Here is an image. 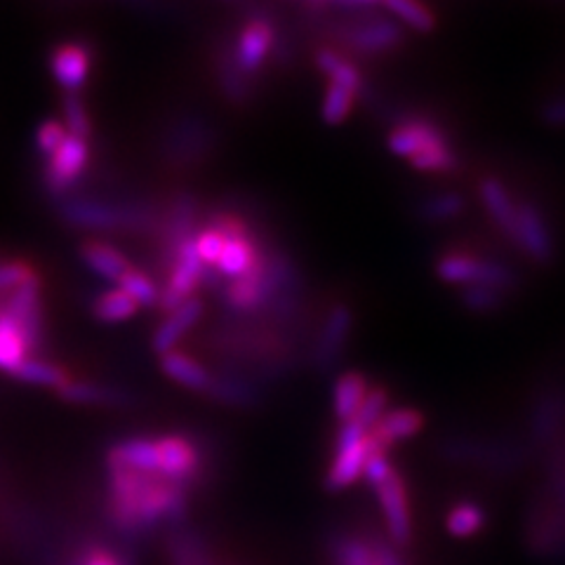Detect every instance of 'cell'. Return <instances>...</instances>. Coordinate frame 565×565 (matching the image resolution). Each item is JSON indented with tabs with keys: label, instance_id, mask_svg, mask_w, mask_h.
<instances>
[{
	"label": "cell",
	"instance_id": "cell-43",
	"mask_svg": "<svg viewBox=\"0 0 565 565\" xmlns=\"http://www.w3.org/2000/svg\"><path fill=\"white\" fill-rule=\"evenodd\" d=\"M542 118H544V122H550V126L563 128L565 126V97L546 104L542 109Z\"/></svg>",
	"mask_w": 565,
	"mask_h": 565
},
{
	"label": "cell",
	"instance_id": "cell-27",
	"mask_svg": "<svg viewBox=\"0 0 565 565\" xmlns=\"http://www.w3.org/2000/svg\"><path fill=\"white\" fill-rule=\"evenodd\" d=\"M81 259L87 269H93L97 276L106 280H120L132 267L130 262L122 257L116 247L99 243V241H85L81 245Z\"/></svg>",
	"mask_w": 565,
	"mask_h": 565
},
{
	"label": "cell",
	"instance_id": "cell-32",
	"mask_svg": "<svg viewBox=\"0 0 565 565\" xmlns=\"http://www.w3.org/2000/svg\"><path fill=\"white\" fill-rule=\"evenodd\" d=\"M384 10L396 17L398 24H405L419 33H431L436 29V14L422 3H413V0H392L386 3Z\"/></svg>",
	"mask_w": 565,
	"mask_h": 565
},
{
	"label": "cell",
	"instance_id": "cell-4",
	"mask_svg": "<svg viewBox=\"0 0 565 565\" xmlns=\"http://www.w3.org/2000/svg\"><path fill=\"white\" fill-rule=\"evenodd\" d=\"M217 130L205 114L186 111L172 116L161 132V153L174 170L199 168L215 151Z\"/></svg>",
	"mask_w": 565,
	"mask_h": 565
},
{
	"label": "cell",
	"instance_id": "cell-15",
	"mask_svg": "<svg viewBox=\"0 0 565 565\" xmlns=\"http://www.w3.org/2000/svg\"><path fill=\"white\" fill-rule=\"evenodd\" d=\"M52 76L62 85L64 95H78L93 68V50L78 41L60 43L50 55Z\"/></svg>",
	"mask_w": 565,
	"mask_h": 565
},
{
	"label": "cell",
	"instance_id": "cell-8",
	"mask_svg": "<svg viewBox=\"0 0 565 565\" xmlns=\"http://www.w3.org/2000/svg\"><path fill=\"white\" fill-rule=\"evenodd\" d=\"M87 163H90V147H87V141L66 135L62 147L43 163L41 174L43 186L55 199V203L74 193L76 184L87 170Z\"/></svg>",
	"mask_w": 565,
	"mask_h": 565
},
{
	"label": "cell",
	"instance_id": "cell-9",
	"mask_svg": "<svg viewBox=\"0 0 565 565\" xmlns=\"http://www.w3.org/2000/svg\"><path fill=\"white\" fill-rule=\"evenodd\" d=\"M276 45H278L276 22L264 12H257L243 22L238 39L232 45V52L238 68L253 81L262 71V66L267 64V60L274 55Z\"/></svg>",
	"mask_w": 565,
	"mask_h": 565
},
{
	"label": "cell",
	"instance_id": "cell-16",
	"mask_svg": "<svg viewBox=\"0 0 565 565\" xmlns=\"http://www.w3.org/2000/svg\"><path fill=\"white\" fill-rule=\"evenodd\" d=\"M205 394L212 401L228 405V408H255V405L262 403V388L257 380L234 367H224L220 373H212Z\"/></svg>",
	"mask_w": 565,
	"mask_h": 565
},
{
	"label": "cell",
	"instance_id": "cell-29",
	"mask_svg": "<svg viewBox=\"0 0 565 565\" xmlns=\"http://www.w3.org/2000/svg\"><path fill=\"white\" fill-rule=\"evenodd\" d=\"M10 377L20 380V382H26V384H39V386H52V388H60L64 384L71 382V375L66 373L64 367L55 365V363H47L43 359H33L29 356L26 361H22L20 365H17Z\"/></svg>",
	"mask_w": 565,
	"mask_h": 565
},
{
	"label": "cell",
	"instance_id": "cell-25",
	"mask_svg": "<svg viewBox=\"0 0 565 565\" xmlns=\"http://www.w3.org/2000/svg\"><path fill=\"white\" fill-rule=\"evenodd\" d=\"M60 396L76 405H109V408H126L132 403V396L116 386H102L93 382L71 380L60 388Z\"/></svg>",
	"mask_w": 565,
	"mask_h": 565
},
{
	"label": "cell",
	"instance_id": "cell-38",
	"mask_svg": "<svg viewBox=\"0 0 565 565\" xmlns=\"http://www.w3.org/2000/svg\"><path fill=\"white\" fill-rule=\"evenodd\" d=\"M33 278H39V271L29 262H0V292L10 295Z\"/></svg>",
	"mask_w": 565,
	"mask_h": 565
},
{
	"label": "cell",
	"instance_id": "cell-30",
	"mask_svg": "<svg viewBox=\"0 0 565 565\" xmlns=\"http://www.w3.org/2000/svg\"><path fill=\"white\" fill-rule=\"evenodd\" d=\"M486 521H488V514L486 509L481 504L476 502H457L446 516V527L448 533L452 537H459V540H467V537H473L479 535L481 530L486 527Z\"/></svg>",
	"mask_w": 565,
	"mask_h": 565
},
{
	"label": "cell",
	"instance_id": "cell-10",
	"mask_svg": "<svg viewBox=\"0 0 565 565\" xmlns=\"http://www.w3.org/2000/svg\"><path fill=\"white\" fill-rule=\"evenodd\" d=\"M509 241L535 264H552L556 257V243L544 212L530 201H516V222Z\"/></svg>",
	"mask_w": 565,
	"mask_h": 565
},
{
	"label": "cell",
	"instance_id": "cell-35",
	"mask_svg": "<svg viewBox=\"0 0 565 565\" xmlns=\"http://www.w3.org/2000/svg\"><path fill=\"white\" fill-rule=\"evenodd\" d=\"M118 286L122 292L135 299L137 307H158V288L145 271H137L132 267L118 280Z\"/></svg>",
	"mask_w": 565,
	"mask_h": 565
},
{
	"label": "cell",
	"instance_id": "cell-39",
	"mask_svg": "<svg viewBox=\"0 0 565 565\" xmlns=\"http://www.w3.org/2000/svg\"><path fill=\"white\" fill-rule=\"evenodd\" d=\"M78 565H132L126 554H120L111 546L104 544H90L83 542L81 544V561Z\"/></svg>",
	"mask_w": 565,
	"mask_h": 565
},
{
	"label": "cell",
	"instance_id": "cell-20",
	"mask_svg": "<svg viewBox=\"0 0 565 565\" xmlns=\"http://www.w3.org/2000/svg\"><path fill=\"white\" fill-rule=\"evenodd\" d=\"M106 467L130 469L139 473H158L156 440L149 438H126L116 444L106 457Z\"/></svg>",
	"mask_w": 565,
	"mask_h": 565
},
{
	"label": "cell",
	"instance_id": "cell-36",
	"mask_svg": "<svg viewBox=\"0 0 565 565\" xmlns=\"http://www.w3.org/2000/svg\"><path fill=\"white\" fill-rule=\"evenodd\" d=\"M386 408H388V392L384 386H373L367 392L359 415L353 417V422H356L361 429L370 431L386 415Z\"/></svg>",
	"mask_w": 565,
	"mask_h": 565
},
{
	"label": "cell",
	"instance_id": "cell-3",
	"mask_svg": "<svg viewBox=\"0 0 565 565\" xmlns=\"http://www.w3.org/2000/svg\"><path fill=\"white\" fill-rule=\"evenodd\" d=\"M386 147L419 172L440 174L457 168V151L450 135L427 116L398 120L386 137Z\"/></svg>",
	"mask_w": 565,
	"mask_h": 565
},
{
	"label": "cell",
	"instance_id": "cell-37",
	"mask_svg": "<svg viewBox=\"0 0 565 565\" xmlns=\"http://www.w3.org/2000/svg\"><path fill=\"white\" fill-rule=\"evenodd\" d=\"M64 118H66V128L71 137H78L83 141L90 139L93 122L78 95H64Z\"/></svg>",
	"mask_w": 565,
	"mask_h": 565
},
{
	"label": "cell",
	"instance_id": "cell-5",
	"mask_svg": "<svg viewBox=\"0 0 565 565\" xmlns=\"http://www.w3.org/2000/svg\"><path fill=\"white\" fill-rule=\"evenodd\" d=\"M436 276L450 286H488L511 292L519 286V274L504 262L488 259L465 250H450L436 259Z\"/></svg>",
	"mask_w": 565,
	"mask_h": 565
},
{
	"label": "cell",
	"instance_id": "cell-17",
	"mask_svg": "<svg viewBox=\"0 0 565 565\" xmlns=\"http://www.w3.org/2000/svg\"><path fill=\"white\" fill-rule=\"evenodd\" d=\"M203 311H205L203 299L191 297L189 302H184L180 309H174L172 313H168L166 321L158 326L156 332H153V342H151L153 351L161 353V356H163V353L172 351L174 344L180 342L184 334L201 321Z\"/></svg>",
	"mask_w": 565,
	"mask_h": 565
},
{
	"label": "cell",
	"instance_id": "cell-18",
	"mask_svg": "<svg viewBox=\"0 0 565 565\" xmlns=\"http://www.w3.org/2000/svg\"><path fill=\"white\" fill-rule=\"evenodd\" d=\"M166 544L170 565H217L199 530L186 527L182 523L172 525Z\"/></svg>",
	"mask_w": 565,
	"mask_h": 565
},
{
	"label": "cell",
	"instance_id": "cell-40",
	"mask_svg": "<svg viewBox=\"0 0 565 565\" xmlns=\"http://www.w3.org/2000/svg\"><path fill=\"white\" fill-rule=\"evenodd\" d=\"M563 419V405L558 401H546L542 403L535 413V436L537 438H550L561 427Z\"/></svg>",
	"mask_w": 565,
	"mask_h": 565
},
{
	"label": "cell",
	"instance_id": "cell-6",
	"mask_svg": "<svg viewBox=\"0 0 565 565\" xmlns=\"http://www.w3.org/2000/svg\"><path fill=\"white\" fill-rule=\"evenodd\" d=\"M380 446L370 431L361 429L356 422H344L338 436H334V452L332 462L326 473V488L330 492H340L356 483L363 471L367 457L373 455Z\"/></svg>",
	"mask_w": 565,
	"mask_h": 565
},
{
	"label": "cell",
	"instance_id": "cell-22",
	"mask_svg": "<svg viewBox=\"0 0 565 565\" xmlns=\"http://www.w3.org/2000/svg\"><path fill=\"white\" fill-rule=\"evenodd\" d=\"M215 71H217V83L222 87V95L236 104L243 106L253 99V81L247 78L243 71L238 68L236 60H234V52L232 45H222L217 50V57H215Z\"/></svg>",
	"mask_w": 565,
	"mask_h": 565
},
{
	"label": "cell",
	"instance_id": "cell-7",
	"mask_svg": "<svg viewBox=\"0 0 565 565\" xmlns=\"http://www.w3.org/2000/svg\"><path fill=\"white\" fill-rule=\"evenodd\" d=\"M199 199L189 191L177 193L170 201L166 215L158 217L156 234H158V262H161L163 271L168 274L177 253L182 250L184 243L193 238L199 224Z\"/></svg>",
	"mask_w": 565,
	"mask_h": 565
},
{
	"label": "cell",
	"instance_id": "cell-14",
	"mask_svg": "<svg viewBox=\"0 0 565 565\" xmlns=\"http://www.w3.org/2000/svg\"><path fill=\"white\" fill-rule=\"evenodd\" d=\"M351 328H353L351 307L344 302H334L323 318L321 332H318V340L311 351V361L316 370H323L326 373V370H332L340 363L351 338Z\"/></svg>",
	"mask_w": 565,
	"mask_h": 565
},
{
	"label": "cell",
	"instance_id": "cell-1",
	"mask_svg": "<svg viewBox=\"0 0 565 565\" xmlns=\"http://www.w3.org/2000/svg\"><path fill=\"white\" fill-rule=\"evenodd\" d=\"M191 488L158 473L109 467L106 516L122 537H141L158 525H180L189 511Z\"/></svg>",
	"mask_w": 565,
	"mask_h": 565
},
{
	"label": "cell",
	"instance_id": "cell-28",
	"mask_svg": "<svg viewBox=\"0 0 565 565\" xmlns=\"http://www.w3.org/2000/svg\"><path fill=\"white\" fill-rule=\"evenodd\" d=\"M465 210H467V201L462 193L438 191L417 205V215L427 224H448L457 217H462Z\"/></svg>",
	"mask_w": 565,
	"mask_h": 565
},
{
	"label": "cell",
	"instance_id": "cell-31",
	"mask_svg": "<svg viewBox=\"0 0 565 565\" xmlns=\"http://www.w3.org/2000/svg\"><path fill=\"white\" fill-rule=\"evenodd\" d=\"M137 305L135 299L128 297L122 290H109V292H102L95 305H93V313L97 321L104 323H120V321H128L137 313Z\"/></svg>",
	"mask_w": 565,
	"mask_h": 565
},
{
	"label": "cell",
	"instance_id": "cell-19",
	"mask_svg": "<svg viewBox=\"0 0 565 565\" xmlns=\"http://www.w3.org/2000/svg\"><path fill=\"white\" fill-rule=\"evenodd\" d=\"M424 429V415L415 408H396L386 411V415L370 429V436L375 438V444L382 450H388L392 446L401 444L417 436Z\"/></svg>",
	"mask_w": 565,
	"mask_h": 565
},
{
	"label": "cell",
	"instance_id": "cell-33",
	"mask_svg": "<svg viewBox=\"0 0 565 565\" xmlns=\"http://www.w3.org/2000/svg\"><path fill=\"white\" fill-rule=\"evenodd\" d=\"M507 297H509L507 292L488 288V286H469V288H462V295H459V299H462V307L467 311L481 313V316L498 313L500 309H504Z\"/></svg>",
	"mask_w": 565,
	"mask_h": 565
},
{
	"label": "cell",
	"instance_id": "cell-26",
	"mask_svg": "<svg viewBox=\"0 0 565 565\" xmlns=\"http://www.w3.org/2000/svg\"><path fill=\"white\" fill-rule=\"evenodd\" d=\"M161 367L170 380L180 382L182 386L193 388V392H207L212 373L203 363H199L196 359L189 356V353L177 351V349L163 353Z\"/></svg>",
	"mask_w": 565,
	"mask_h": 565
},
{
	"label": "cell",
	"instance_id": "cell-13",
	"mask_svg": "<svg viewBox=\"0 0 565 565\" xmlns=\"http://www.w3.org/2000/svg\"><path fill=\"white\" fill-rule=\"evenodd\" d=\"M403 39V26L392 17H359L356 22L344 29L342 41L359 55L377 57L401 47Z\"/></svg>",
	"mask_w": 565,
	"mask_h": 565
},
{
	"label": "cell",
	"instance_id": "cell-42",
	"mask_svg": "<svg viewBox=\"0 0 565 565\" xmlns=\"http://www.w3.org/2000/svg\"><path fill=\"white\" fill-rule=\"evenodd\" d=\"M373 550H375V556H377L380 565H408V563H405V558L401 556V550H396V546L388 540L373 537Z\"/></svg>",
	"mask_w": 565,
	"mask_h": 565
},
{
	"label": "cell",
	"instance_id": "cell-34",
	"mask_svg": "<svg viewBox=\"0 0 565 565\" xmlns=\"http://www.w3.org/2000/svg\"><path fill=\"white\" fill-rule=\"evenodd\" d=\"M353 102H356V95L344 90L340 85L328 83V90L321 104V118L328 122V126H342L353 111Z\"/></svg>",
	"mask_w": 565,
	"mask_h": 565
},
{
	"label": "cell",
	"instance_id": "cell-41",
	"mask_svg": "<svg viewBox=\"0 0 565 565\" xmlns=\"http://www.w3.org/2000/svg\"><path fill=\"white\" fill-rule=\"evenodd\" d=\"M64 139H66V128L62 126V122L45 120L43 126L39 128V132H35V147H39V151L43 153V158L47 161V158L62 147Z\"/></svg>",
	"mask_w": 565,
	"mask_h": 565
},
{
	"label": "cell",
	"instance_id": "cell-21",
	"mask_svg": "<svg viewBox=\"0 0 565 565\" xmlns=\"http://www.w3.org/2000/svg\"><path fill=\"white\" fill-rule=\"evenodd\" d=\"M367 392H370V384L363 373H356V370L342 373L338 380H334V386H332L334 417H338L342 424L351 422L359 415Z\"/></svg>",
	"mask_w": 565,
	"mask_h": 565
},
{
	"label": "cell",
	"instance_id": "cell-11",
	"mask_svg": "<svg viewBox=\"0 0 565 565\" xmlns=\"http://www.w3.org/2000/svg\"><path fill=\"white\" fill-rule=\"evenodd\" d=\"M377 502L382 509V516L386 523L388 542H392L396 550H405V546L413 544V514H411V498L405 481L401 473L394 469L386 479L375 488Z\"/></svg>",
	"mask_w": 565,
	"mask_h": 565
},
{
	"label": "cell",
	"instance_id": "cell-2",
	"mask_svg": "<svg viewBox=\"0 0 565 565\" xmlns=\"http://www.w3.org/2000/svg\"><path fill=\"white\" fill-rule=\"evenodd\" d=\"M62 222L93 228V232H149L158 224V212L153 203L130 199H95V196H71L57 201Z\"/></svg>",
	"mask_w": 565,
	"mask_h": 565
},
{
	"label": "cell",
	"instance_id": "cell-23",
	"mask_svg": "<svg viewBox=\"0 0 565 565\" xmlns=\"http://www.w3.org/2000/svg\"><path fill=\"white\" fill-rule=\"evenodd\" d=\"M479 196L483 207L488 210L490 220L498 224L507 238L514 232V222H516V201L511 199V193L504 182H500L498 177H486L479 184Z\"/></svg>",
	"mask_w": 565,
	"mask_h": 565
},
{
	"label": "cell",
	"instance_id": "cell-12",
	"mask_svg": "<svg viewBox=\"0 0 565 565\" xmlns=\"http://www.w3.org/2000/svg\"><path fill=\"white\" fill-rule=\"evenodd\" d=\"M156 452H158V476H163V479L172 483L193 488V483H196L201 479V473L205 471L199 446L186 436L170 434V436L158 438Z\"/></svg>",
	"mask_w": 565,
	"mask_h": 565
},
{
	"label": "cell",
	"instance_id": "cell-24",
	"mask_svg": "<svg viewBox=\"0 0 565 565\" xmlns=\"http://www.w3.org/2000/svg\"><path fill=\"white\" fill-rule=\"evenodd\" d=\"M316 66L323 71V76H328V81L332 85H340L356 97L363 93L365 81H363L361 68L349 57H344L342 52L332 50V47H321L316 52Z\"/></svg>",
	"mask_w": 565,
	"mask_h": 565
}]
</instances>
